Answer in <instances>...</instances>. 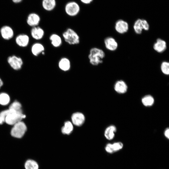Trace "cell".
Returning <instances> with one entry per match:
<instances>
[{
  "instance_id": "5b68a950",
  "label": "cell",
  "mask_w": 169,
  "mask_h": 169,
  "mask_svg": "<svg viewBox=\"0 0 169 169\" xmlns=\"http://www.w3.org/2000/svg\"><path fill=\"white\" fill-rule=\"evenodd\" d=\"M149 28V23L144 19H137L133 25L134 31L137 34H141L143 30H148Z\"/></svg>"
},
{
  "instance_id": "9c48e42d",
  "label": "cell",
  "mask_w": 169,
  "mask_h": 169,
  "mask_svg": "<svg viewBox=\"0 0 169 169\" xmlns=\"http://www.w3.org/2000/svg\"><path fill=\"white\" fill-rule=\"evenodd\" d=\"M115 28L116 31L120 34H124L127 32L129 29V25L125 21L120 19L115 23Z\"/></svg>"
},
{
  "instance_id": "8992f818",
  "label": "cell",
  "mask_w": 169,
  "mask_h": 169,
  "mask_svg": "<svg viewBox=\"0 0 169 169\" xmlns=\"http://www.w3.org/2000/svg\"><path fill=\"white\" fill-rule=\"evenodd\" d=\"M80 9L79 5L74 1L68 2L65 7L66 13L70 16H76L79 13Z\"/></svg>"
},
{
  "instance_id": "d6a6232c",
  "label": "cell",
  "mask_w": 169,
  "mask_h": 169,
  "mask_svg": "<svg viewBox=\"0 0 169 169\" xmlns=\"http://www.w3.org/2000/svg\"><path fill=\"white\" fill-rule=\"evenodd\" d=\"M13 2L15 3H18L21 2L22 0H12Z\"/></svg>"
},
{
  "instance_id": "836d02e7",
  "label": "cell",
  "mask_w": 169,
  "mask_h": 169,
  "mask_svg": "<svg viewBox=\"0 0 169 169\" xmlns=\"http://www.w3.org/2000/svg\"><path fill=\"white\" fill-rule=\"evenodd\" d=\"M3 84V82L2 79L0 78V88L2 86Z\"/></svg>"
},
{
  "instance_id": "277c9868",
  "label": "cell",
  "mask_w": 169,
  "mask_h": 169,
  "mask_svg": "<svg viewBox=\"0 0 169 169\" xmlns=\"http://www.w3.org/2000/svg\"><path fill=\"white\" fill-rule=\"evenodd\" d=\"M25 117L23 112H11L6 116L5 122L8 125H13Z\"/></svg>"
},
{
  "instance_id": "f1b7e54d",
  "label": "cell",
  "mask_w": 169,
  "mask_h": 169,
  "mask_svg": "<svg viewBox=\"0 0 169 169\" xmlns=\"http://www.w3.org/2000/svg\"><path fill=\"white\" fill-rule=\"evenodd\" d=\"M11 112L9 109L3 110L0 112V125L2 124L5 122L6 116Z\"/></svg>"
},
{
  "instance_id": "d4e9b609",
  "label": "cell",
  "mask_w": 169,
  "mask_h": 169,
  "mask_svg": "<svg viewBox=\"0 0 169 169\" xmlns=\"http://www.w3.org/2000/svg\"><path fill=\"white\" fill-rule=\"evenodd\" d=\"M8 109L13 112H23L21 105L17 101L13 102L9 106Z\"/></svg>"
},
{
  "instance_id": "2e32d148",
  "label": "cell",
  "mask_w": 169,
  "mask_h": 169,
  "mask_svg": "<svg viewBox=\"0 0 169 169\" xmlns=\"http://www.w3.org/2000/svg\"><path fill=\"white\" fill-rule=\"evenodd\" d=\"M58 66L61 70L64 72L68 71L71 68L70 61L68 58L63 57L59 60Z\"/></svg>"
},
{
  "instance_id": "cb8c5ba5",
  "label": "cell",
  "mask_w": 169,
  "mask_h": 169,
  "mask_svg": "<svg viewBox=\"0 0 169 169\" xmlns=\"http://www.w3.org/2000/svg\"><path fill=\"white\" fill-rule=\"evenodd\" d=\"M56 5L55 0H43L42 5L43 8L48 11L53 10Z\"/></svg>"
},
{
  "instance_id": "484cf974",
  "label": "cell",
  "mask_w": 169,
  "mask_h": 169,
  "mask_svg": "<svg viewBox=\"0 0 169 169\" xmlns=\"http://www.w3.org/2000/svg\"><path fill=\"white\" fill-rule=\"evenodd\" d=\"M10 101L9 95L6 93H2L0 94V104L3 105H6L8 104Z\"/></svg>"
},
{
  "instance_id": "f546056e",
  "label": "cell",
  "mask_w": 169,
  "mask_h": 169,
  "mask_svg": "<svg viewBox=\"0 0 169 169\" xmlns=\"http://www.w3.org/2000/svg\"><path fill=\"white\" fill-rule=\"evenodd\" d=\"M105 151L107 153L110 154H112L114 153L113 151L112 143H108L105 146Z\"/></svg>"
},
{
  "instance_id": "1f68e13d",
  "label": "cell",
  "mask_w": 169,
  "mask_h": 169,
  "mask_svg": "<svg viewBox=\"0 0 169 169\" xmlns=\"http://www.w3.org/2000/svg\"><path fill=\"white\" fill-rule=\"evenodd\" d=\"M83 3L85 4H88L90 3L93 0H80Z\"/></svg>"
},
{
  "instance_id": "4316f807",
  "label": "cell",
  "mask_w": 169,
  "mask_h": 169,
  "mask_svg": "<svg viewBox=\"0 0 169 169\" xmlns=\"http://www.w3.org/2000/svg\"><path fill=\"white\" fill-rule=\"evenodd\" d=\"M161 69L164 74L168 75L169 74V62L166 61L162 62L161 65Z\"/></svg>"
},
{
  "instance_id": "7a4b0ae2",
  "label": "cell",
  "mask_w": 169,
  "mask_h": 169,
  "mask_svg": "<svg viewBox=\"0 0 169 169\" xmlns=\"http://www.w3.org/2000/svg\"><path fill=\"white\" fill-rule=\"evenodd\" d=\"M65 41L70 45L78 44L80 42L79 36L73 29L69 28L62 33Z\"/></svg>"
},
{
  "instance_id": "5bb4252c",
  "label": "cell",
  "mask_w": 169,
  "mask_h": 169,
  "mask_svg": "<svg viewBox=\"0 0 169 169\" xmlns=\"http://www.w3.org/2000/svg\"><path fill=\"white\" fill-rule=\"evenodd\" d=\"M154 49L159 53L164 52L167 48L166 42L164 40L158 38L157 39L153 46Z\"/></svg>"
},
{
  "instance_id": "9a60e30c",
  "label": "cell",
  "mask_w": 169,
  "mask_h": 169,
  "mask_svg": "<svg viewBox=\"0 0 169 169\" xmlns=\"http://www.w3.org/2000/svg\"><path fill=\"white\" fill-rule=\"evenodd\" d=\"M117 131V128L114 125H110L105 129L104 135L106 139L108 140H113L115 137Z\"/></svg>"
},
{
  "instance_id": "603a6c76",
  "label": "cell",
  "mask_w": 169,
  "mask_h": 169,
  "mask_svg": "<svg viewBox=\"0 0 169 169\" xmlns=\"http://www.w3.org/2000/svg\"><path fill=\"white\" fill-rule=\"evenodd\" d=\"M141 102L144 106L146 107H151L154 104L155 99L151 95H147L142 98Z\"/></svg>"
},
{
  "instance_id": "4fadbf2b",
  "label": "cell",
  "mask_w": 169,
  "mask_h": 169,
  "mask_svg": "<svg viewBox=\"0 0 169 169\" xmlns=\"http://www.w3.org/2000/svg\"><path fill=\"white\" fill-rule=\"evenodd\" d=\"M40 20V18L38 15L36 13H32L28 15L27 22L29 26L33 27L38 25Z\"/></svg>"
},
{
  "instance_id": "ba28073f",
  "label": "cell",
  "mask_w": 169,
  "mask_h": 169,
  "mask_svg": "<svg viewBox=\"0 0 169 169\" xmlns=\"http://www.w3.org/2000/svg\"><path fill=\"white\" fill-rule=\"evenodd\" d=\"M71 120V122L73 125L77 126H80L84 123L85 117L82 113L76 112L72 114Z\"/></svg>"
},
{
  "instance_id": "ac0fdd59",
  "label": "cell",
  "mask_w": 169,
  "mask_h": 169,
  "mask_svg": "<svg viewBox=\"0 0 169 169\" xmlns=\"http://www.w3.org/2000/svg\"><path fill=\"white\" fill-rule=\"evenodd\" d=\"M29 38L28 35L25 34H20L16 37L15 41L19 46L21 47H26L28 44Z\"/></svg>"
},
{
  "instance_id": "ffe728a7",
  "label": "cell",
  "mask_w": 169,
  "mask_h": 169,
  "mask_svg": "<svg viewBox=\"0 0 169 169\" xmlns=\"http://www.w3.org/2000/svg\"><path fill=\"white\" fill-rule=\"evenodd\" d=\"M24 169H39V165L36 160L30 158L24 162Z\"/></svg>"
},
{
  "instance_id": "d6986e66",
  "label": "cell",
  "mask_w": 169,
  "mask_h": 169,
  "mask_svg": "<svg viewBox=\"0 0 169 169\" xmlns=\"http://www.w3.org/2000/svg\"><path fill=\"white\" fill-rule=\"evenodd\" d=\"M52 45L55 48H58L61 46L62 40L61 37L56 33H53L49 38Z\"/></svg>"
},
{
  "instance_id": "44dd1931",
  "label": "cell",
  "mask_w": 169,
  "mask_h": 169,
  "mask_svg": "<svg viewBox=\"0 0 169 169\" xmlns=\"http://www.w3.org/2000/svg\"><path fill=\"white\" fill-rule=\"evenodd\" d=\"M44 45L39 43L33 44L31 47L32 54L35 56H38L43 52L44 51Z\"/></svg>"
},
{
  "instance_id": "4dcf8cb0",
  "label": "cell",
  "mask_w": 169,
  "mask_h": 169,
  "mask_svg": "<svg viewBox=\"0 0 169 169\" xmlns=\"http://www.w3.org/2000/svg\"><path fill=\"white\" fill-rule=\"evenodd\" d=\"M164 135L165 137L167 139H169V128H167L164 131Z\"/></svg>"
},
{
  "instance_id": "30bf717a",
  "label": "cell",
  "mask_w": 169,
  "mask_h": 169,
  "mask_svg": "<svg viewBox=\"0 0 169 169\" xmlns=\"http://www.w3.org/2000/svg\"><path fill=\"white\" fill-rule=\"evenodd\" d=\"M114 88L117 93L122 94L125 93L128 90V86L126 83L122 80H118L115 83Z\"/></svg>"
},
{
  "instance_id": "83f0119b",
  "label": "cell",
  "mask_w": 169,
  "mask_h": 169,
  "mask_svg": "<svg viewBox=\"0 0 169 169\" xmlns=\"http://www.w3.org/2000/svg\"><path fill=\"white\" fill-rule=\"evenodd\" d=\"M112 147L114 153L118 151L123 148V143L120 141H117L112 143Z\"/></svg>"
},
{
  "instance_id": "3957f363",
  "label": "cell",
  "mask_w": 169,
  "mask_h": 169,
  "mask_svg": "<svg viewBox=\"0 0 169 169\" xmlns=\"http://www.w3.org/2000/svg\"><path fill=\"white\" fill-rule=\"evenodd\" d=\"M27 130V128L25 124L21 121L13 125L11 129L10 134L14 138L20 139L23 137Z\"/></svg>"
},
{
  "instance_id": "6da1fadb",
  "label": "cell",
  "mask_w": 169,
  "mask_h": 169,
  "mask_svg": "<svg viewBox=\"0 0 169 169\" xmlns=\"http://www.w3.org/2000/svg\"><path fill=\"white\" fill-rule=\"evenodd\" d=\"M105 56L104 51L100 48L93 47L91 48L88 56L90 64L96 66L102 63Z\"/></svg>"
},
{
  "instance_id": "8fae6325",
  "label": "cell",
  "mask_w": 169,
  "mask_h": 169,
  "mask_svg": "<svg viewBox=\"0 0 169 169\" xmlns=\"http://www.w3.org/2000/svg\"><path fill=\"white\" fill-rule=\"evenodd\" d=\"M104 43L106 49L110 51L115 50L118 47V43L113 38L109 37L104 39Z\"/></svg>"
},
{
  "instance_id": "e0dca14e",
  "label": "cell",
  "mask_w": 169,
  "mask_h": 169,
  "mask_svg": "<svg viewBox=\"0 0 169 169\" xmlns=\"http://www.w3.org/2000/svg\"><path fill=\"white\" fill-rule=\"evenodd\" d=\"M31 33L34 39L39 40L42 39L44 36V31L41 28L37 26L32 28Z\"/></svg>"
},
{
  "instance_id": "7c38bea8",
  "label": "cell",
  "mask_w": 169,
  "mask_h": 169,
  "mask_svg": "<svg viewBox=\"0 0 169 169\" xmlns=\"http://www.w3.org/2000/svg\"><path fill=\"white\" fill-rule=\"evenodd\" d=\"M0 32L2 38L6 40L11 39L14 35L13 29L8 26H4L2 27L0 29Z\"/></svg>"
},
{
  "instance_id": "52a82bcc",
  "label": "cell",
  "mask_w": 169,
  "mask_h": 169,
  "mask_svg": "<svg viewBox=\"0 0 169 169\" xmlns=\"http://www.w3.org/2000/svg\"><path fill=\"white\" fill-rule=\"evenodd\" d=\"M8 62L10 66L15 70L20 69L23 64L22 59L20 57L14 55L8 57Z\"/></svg>"
},
{
  "instance_id": "7402d4cb",
  "label": "cell",
  "mask_w": 169,
  "mask_h": 169,
  "mask_svg": "<svg viewBox=\"0 0 169 169\" xmlns=\"http://www.w3.org/2000/svg\"><path fill=\"white\" fill-rule=\"evenodd\" d=\"M73 125L70 121H66L61 128V131L62 134L66 135L70 134L73 130Z\"/></svg>"
}]
</instances>
